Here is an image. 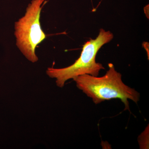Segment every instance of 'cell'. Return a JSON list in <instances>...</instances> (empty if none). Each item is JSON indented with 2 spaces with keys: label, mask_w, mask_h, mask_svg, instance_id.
I'll return each instance as SVG.
<instances>
[{
  "label": "cell",
  "mask_w": 149,
  "mask_h": 149,
  "mask_svg": "<svg viewBox=\"0 0 149 149\" xmlns=\"http://www.w3.org/2000/svg\"><path fill=\"white\" fill-rule=\"evenodd\" d=\"M109 69L102 77L84 74L73 78L77 88L95 104L112 99H119L124 104L125 110L129 109L128 100L137 104L140 100V93L123 82L122 75L116 70L112 63L108 64Z\"/></svg>",
  "instance_id": "1"
},
{
  "label": "cell",
  "mask_w": 149,
  "mask_h": 149,
  "mask_svg": "<svg viewBox=\"0 0 149 149\" xmlns=\"http://www.w3.org/2000/svg\"><path fill=\"white\" fill-rule=\"evenodd\" d=\"M113 37L109 31L101 29L95 39H91L84 44L80 57L73 64L64 68H49L47 74L51 78H55L57 86L61 88L64 87L67 80L80 75L98 76L100 70L105 68L101 63L96 62V55L100 48L109 42Z\"/></svg>",
  "instance_id": "2"
},
{
  "label": "cell",
  "mask_w": 149,
  "mask_h": 149,
  "mask_svg": "<svg viewBox=\"0 0 149 149\" xmlns=\"http://www.w3.org/2000/svg\"><path fill=\"white\" fill-rule=\"evenodd\" d=\"M45 0H32L24 16L15 24L16 45L24 56L32 63L38 58L35 53L37 46L46 38L40 24V18Z\"/></svg>",
  "instance_id": "3"
}]
</instances>
